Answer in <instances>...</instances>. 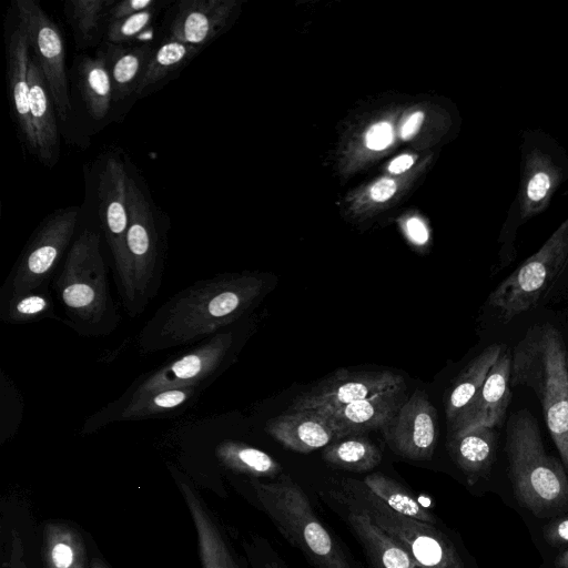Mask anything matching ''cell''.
<instances>
[{"mask_svg":"<svg viewBox=\"0 0 568 568\" xmlns=\"http://www.w3.org/2000/svg\"><path fill=\"white\" fill-rule=\"evenodd\" d=\"M504 347L497 343L487 346L458 374L444 397L447 427L457 419L478 394Z\"/></svg>","mask_w":568,"mask_h":568,"instance_id":"484cf974","label":"cell"},{"mask_svg":"<svg viewBox=\"0 0 568 568\" xmlns=\"http://www.w3.org/2000/svg\"><path fill=\"white\" fill-rule=\"evenodd\" d=\"M261 503L281 535L298 548L316 568H355L326 529L303 491L288 475L257 483Z\"/></svg>","mask_w":568,"mask_h":568,"instance_id":"5b68a950","label":"cell"},{"mask_svg":"<svg viewBox=\"0 0 568 568\" xmlns=\"http://www.w3.org/2000/svg\"><path fill=\"white\" fill-rule=\"evenodd\" d=\"M236 334L224 328L195 347L139 376L114 402L130 400L171 388L209 386L227 366L235 348Z\"/></svg>","mask_w":568,"mask_h":568,"instance_id":"9c48e42d","label":"cell"},{"mask_svg":"<svg viewBox=\"0 0 568 568\" xmlns=\"http://www.w3.org/2000/svg\"><path fill=\"white\" fill-rule=\"evenodd\" d=\"M568 267V217L544 245L489 294L487 303L508 323L537 307Z\"/></svg>","mask_w":568,"mask_h":568,"instance_id":"ba28073f","label":"cell"},{"mask_svg":"<svg viewBox=\"0 0 568 568\" xmlns=\"http://www.w3.org/2000/svg\"><path fill=\"white\" fill-rule=\"evenodd\" d=\"M510 386L529 387L538 397L568 470V353L555 326L544 323L527 329L511 355Z\"/></svg>","mask_w":568,"mask_h":568,"instance_id":"3957f363","label":"cell"},{"mask_svg":"<svg viewBox=\"0 0 568 568\" xmlns=\"http://www.w3.org/2000/svg\"><path fill=\"white\" fill-rule=\"evenodd\" d=\"M404 384V378L392 371H348L343 368L298 394L293 399L290 409L335 408Z\"/></svg>","mask_w":568,"mask_h":568,"instance_id":"5bb4252c","label":"cell"},{"mask_svg":"<svg viewBox=\"0 0 568 568\" xmlns=\"http://www.w3.org/2000/svg\"><path fill=\"white\" fill-rule=\"evenodd\" d=\"M511 353L504 347L490 368L481 388L457 419L447 427V434L486 426L500 427L510 403Z\"/></svg>","mask_w":568,"mask_h":568,"instance_id":"2e32d148","label":"cell"},{"mask_svg":"<svg viewBox=\"0 0 568 568\" xmlns=\"http://www.w3.org/2000/svg\"><path fill=\"white\" fill-rule=\"evenodd\" d=\"M446 447L471 485L486 477L491 469L498 447V429L478 426L447 434Z\"/></svg>","mask_w":568,"mask_h":568,"instance_id":"7402d4cb","label":"cell"},{"mask_svg":"<svg viewBox=\"0 0 568 568\" xmlns=\"http://www.w3.org/2000/svg\"><path fill=\"white\" fill-rule=\"evenodd\" d=\"M407 233L410 240L417 244H424L428 240V231L424 223L418 219H409L406 224Z\"/></svg>","mask_w":568,"mask_h":568,"instance_id":"f35d334b","label":"cell"},{"mask_svg":"<svg viewBox=\"0 0 568 568\" xmlns=\"http://www.w3.org/2000/svg\"><path fill=\"white\" fill-rule=\"evenodd\" d=\"M414 163V158L410 156V155H407V154H403V155H399L397 156L396 159H394L389 166H388V170L392 172V173H402L406 170H408Z\"/></svg>","mask_w":568,"mask_h":568,"instance_id":"b9f144b4","label":"cell"},{"mask_svg":"<svg viewBox=\"0 0 568 568\" xmlns=\"http://www.w3.org/2000/svg\"><path fill=\"white\" fill-rule=\"evenodd\" d=\"M28 80L30 89L29 106L34 135L33 153L44 164L52 165L59 156L57 111L45 80L31 54L29 58Z\"/></svg>","mask_w":568,"mask_h":568,"instance_id":"ffe728a7","label":"cell"},{"mask_svg":"<svg viewBox=\"0 0 568 568\" xmlns=\"http://www.w3.org/2000/svg\"><path fill=\"white\" fill-rule=\"evenodd\" d=\"M505 450L514 493L537 516L568 506V478L560 462L547 455L537 418L528 409L506 423Z\"/></svg>","mask_w":568,"mask_h":568,"instance_id":"277c9868","label":"cell"},{"mask_svg":"<svg viewBox=\"0 0 568 568\" xmlns=\"http://www.w3.org/2000/svg\"><path fill=\"white\" fill-rule=\"evenodd\" d=\"M79 215V206H67L52 212L42 222L7 278L2 298L27 293L49 283L71 243Z\"/></svg>","mask_w":568,"mask_h":568,"instance_id":"30bf717a","label":"cell"},{"mask_svg":"<svg viewBox=\"0 0 568 568\" xmlns=\"http://www.w3.org/2000/svg\"><path fill=\"white\" fill-rule=\"evenodd\" d=\"M166 2L158 0H122L115 1L109 12V23L129 16L165 6Z\"/></svg>","mask_w":568,"mask_h":568,"instance_id":"e575fe53","label":"cell"},{"mask_svg":"<svg viewBox=\"0 0 568 568\" xmlns=\"http://www.w3.org/2000/svg\"><path fill=\"white\" fill-rule=\"evenodd\" d=\"M53 290L63 310L62 323L80 336H106L118 328L121 316L110 292L101 237L95 231L84 229L72 242Z\"/></svg>","mask_w":568,"mask_h":568,"instance_id":"7a4b0ae2","label":"cell"},{"mask_svg":"<svg viewBox=\"0 0 568 568\" xmlns=\"http://www.w3.org/2000/svg\"><path fill=\"white\" fill-rule=\"evenodd\" d=\"M14 6L18 24L27 34L30 51L45 80L57 114L65 122L72 108L60 30L37 1L16 0Z\"/></svg>","mask_w":568,"mask_h":568,"instance_id":"8fae6325","label":"cell"},{"mask_svg":"<svg viewBox=\"0 0 568 568\" xmlns=\"http://www.w3.org/2000/svg\"><path fill=\"white\" fill-rule=\"evenodd\" d=\"M545 536L550 544H568V518L550 524L545 529Z\"/></svg>","mask_w":568,"mask_h":568,"instance_id":"8d00e7d4","label":"cell"},{"mask_svg":"<svg viewBox=\"0 0 568 568\" xmlns=\"http://www.w3.org/2000/svg\"><path fill=\"white\" fill-rule=\"evenodd\" d=\"M128 210L125 245L129 287L121 301L128 315L138 317L154 300L161 286L166 241L149 197L131 174L128 179Z\"/></svg>","mask_w":568,"mask_h":568,"instance_id":"8992f818","label":"cell"},{"mask_svg":"<svg viewBox=\"0 0 568 568\" xmlns=\"http://www.w3.org/2000/svg\"><path fill=\"white\" fill-rule=\"evenodd\" d=\"M155 49L149 44H113L105 42L97 52L103 60L119 102L136 92L146 65Z\"/></svg>","mask_w":568,"mask_h":568,"instance_id":"cb8c5ba5","label":"cell"},{"mask_svg":"<svg viewBox=\"0 0 568 568\" xmlns=\"http://www.w3.org/2000/svg\"><path fill=\"white\" fill-rule=\"evenodd\" d=\"M266 568H284V567L281 566L280 564L275 562V564L268 565Z\"/></svg>","mask_w":568,"mask_h":568,"instance_id":"ee69618b","label":"cell"},{"mask_svg":"<svg viewBox=\"0 0 568 568\" xmlns=\"http://www.w3.org/2000/svg\"><path fill=\"white\" fill-rule=\"evenodd\" d=\"M396 191V184L390 179H382L371 189V196L374 201L383 202L393 196Z\"/></svg>","mask_w":568,"mask_h":568,"instance_id":"74e56055","label":"cell"},{"mask_svg":"<svg viewBox=\"0 0 568 568\" xmlns=\"http://www.w3.org/2000/svg\"><path fill=\"white\" fill-rule=\"evenodd\" d=\"M206 387V385H196L171 388L145 395L122 405L109 403L85 419L82 432L91 433L111 423L138 422L181 414L196 402Z\"/></svg>","mask_w":568,"mask_h":568,"instance_id":"9a60e30c","label":"cell"},{"mask_svg":"<svg viewBox=\"0 0 568 568\" xmlns=\"http://www.w3.org/2000/svg\"><path fill=\"white\" fill-rule=\"evenodd\" d=\"M406 399L404 384L361 400L316 412L333 427L338 440L383 429Z\"/></svg>","mask_w":568,"mask_h":568,"instance_id":"e0dca14e","label":"cell"},{"mask_svg":"<svg viewBox=\"0 0 568 568\" xmlns=\"http://www.w3.org/2000/svg\"><path fill=\"white\" fill-rule=\"evenodd\" d=\"M266 433L286 449L308 454L337 440L328 422L316 410L288 409L270 418Z\"/></svg>","mask_w":568,"mask_h":568,"instance_id":"ac0fdd59","label":"cell"},{"mask_svg":"<svg viewBox=\"0 0 568 568\" xmlns=\"http://www.w3.org/2000/svg\"><path fill=\"white\" fill-rule=\"evenodd\" d=\"M225 462L245 473L277 478L283 474L282 465L267 453L236 442H226L220 448Z\"/></svg>","mask_w":568,"mask_h":568,"instance_id":"d6a6232c","label":"cell"},{"mask_svg":"<svg viewBox=\"0 0 568 568\" xmlns=\"http://www.w3.org/2000/svg\"><path fill=\"white\" fill-rule=\"evenodd\" d=\"M265 275L226 273L200 280L165 301L138 335L142 354L201 343L246 315L268 291Z\"/></svg>","mask_w":568,"mask_h":568,"instance_id":"6da1fadb","label":"cell"},{"mask_svg":"<svg viewBox=\"0 0 568 568\" xmlns=\"http://www.w3.org/2000/svg\"><path fill=\"white\" fill-rule=\"evenodd\" d=\"M0 318L9 324H29L44 318L59 320L48 284L9 297H3Z\"/></svg>","mask_w":568,"mask_h":568,"instance_id":"4dcf8cb0","label":"cell"},{"mask_svg":"<svg viewBox=\"0 0 568 568\" xmlns=\"http://www.w3.org/2000/svg\"><path fill=\"white\" fill-rule=\"evenodd\" d=\"M322 457L332 467L364 473L379 465L382 453L369 438L357 435L331 443L324 447Z\"/></svg>","mask_w":568,"mask_h":568,"instance_id":"f1b7e54d","label":"cell"},{"mask_svg":"<svg viewBox=\"0 0 568 568\" xmlns=\"http://www.w3.org/2000/svg\"><path fill=\"white\" fill-rule=\"evenodd\" d=\"M162 7L145 10L126 18L112 21L108 24L105 42L113 44H129L134 38L149 28Z\"/></svg>","mask_w":568,"mask_h":568,"instance_id":"836d02e7","label":"cell"},{"mask_svg":"<svg viewBox=\"0 0 568 568\" xmlns=\"http://www.w3.org/2000/svg\"><path fill=\"white\" fill-rule=\"evenodd\" d=\"M114 0H69L64 14L74 34L78 49H87L105 37L109 12Z\"/></svg>","mask_w":568,"mask_h":568,"instance_id":"4316f807","label":"cell"},{"mask_svg":"<svg viewBox=\"0 0 568 568\" xmlns=\"http://www.w3.org/2000/svg\"><path fill=\"white\" fill-rule=\"evenodd\" d=\"M345 520L375 568H420L409 551L366 515L345 507Z\"/></svg>","mask_w":568,"mask_h":568,"instance_id":"d4e9b609","label":"cell"},{"mask_svg":"<svg viewBox=\"0 0 568 568\" xmlns=\"http://www.w3.org/2000/svg\"><path fill=\"white\" fill-rule=\"evenodd\" d=\"M556 568H568V550L560 552L555 559Z\"/></svg>","mask_w":568,"mask_h":568,"instance_id":"7bdbcfd3","label":"cell"},{"mask_svg":"<svg viewBox=\"0 0 568 568\" xmlns=\"http://www.w3.org/2000/svg\"><path fill=\"white\" fill-rule=\"evenodd\" d=\"M389 448L400 457L423 462L433 457L438 438L437 412L417 388L382 429Z\"/></svg>","mask_w":568,"mask_h":568,"instance_id":"4fadbf2b","label":"cell"},{"mask_svg":"<svg viewBox=\"0 0 568 568\" xmlns=\"http://www.w3.org/2000/svg\"><path fill=\"white\" fill-rule=\"evenodd\" d=\"M332 496L345 507L366 515L404 546L420 568H465L454 544L435 525L392 510L363 481L345 478Z\"/></svg>","mask_w":568,"mask_h":568,"instance_id":"52a82bcc","label":"cell"},{"mask_svg":"<svg viewBox=\"0 0 568 568\" xmlns=\"http://www.w3.org/2000/svg\"><path fill=\"white\" fill-rule=\"evenodd\" d=\"M562 178L561 168L544 151L532 149L525 155L518 196L523 220L541 213L549 205Z\"/></svg>","mask_w":568,"mask_h":568,"instance_id":"44dd1931","label":"cell"},{"mask_svg":"<svg viewBox=\"0 0 568 568\" xmlns=\"http://www.w3.org/2000/svg\"><path fill=\"white\" fill-rule=\"evenodd\" d=\"M72 557V549L65 544H57L52 549V560L57 568L71 566Z\"/></svg>","mask_w":568,"mask_h":568,"instance_id":"ab89813d","label":"cell"},{"mask_svg":"<svg viewBox=\"0 0 568 568\" xmlns=\"http://www.w3.org/2000/svg\"><path fill=\"white\" fill-rule=\"evenodd\" d=\"M78 83L88 113L97 121L104 119L113 101V90L101 57H84L80 61Z\"/></svg>","mask_w":568,"mask_h":568,"instance_id":"83f0119b","label":"cell"},{"mask_svg":"<svg viewBox=\"0 0 568 568\" xmlns=\"http://www.w3.org/2000/svg\"><path fill=\"white\" fill-rule=\"evenodd\" d=\"M393 140V128L386 122L374 124L366 134V145L372 150L386 149Z\"/></svg>","mask_w":568,"mask_h":568,"instance_id":"d590c367","label":"cell"},{"mask_svg":"<svg viewBox=\"0 0 568 568\" xmlns=\"http://www.w3.org/2000/svg\"><path fill=\"white\" fill-rule=\"evenodd\" d=\"M223 0H182L171 21L169 37L203 49L220 32L229 16Z\"/></svg>","mask_w":568,"mask_h":568,"instance_id":"d6986e66","label":"cell"},{"mask_svg":"<svg viewBox=\"0 0 568 568\" xmlns=\"http://www.w3.org/2000/svg\"><path fill=\"white\" fill-rule=\"evenodd\" d=\"M362 481L392 510L423 523L436 525L435 515L395 479L382 473H373Z\"/></svg>","mask_w":568,"mask_h":568,"instance_id":"1f68e13d","label":"cell"},{"mask_svg":"<svg viewBox=\"0 0 568 568\" xmlns=\"http://www.w3.org/2000/svg\"><path fill=\"white\" fill-rule=\"evenodd\" d=\"M128 179L129 172L123 161L112 154L99 171L97 187L100 223L112 254L121 300L129 287L125 245L129 226Z\"/></svg>","mask_w":568,"mask_h":568,"instance_id":"7c38bea8","label":"cell"},{"mask_svg":"<svg viewBox=\"0 0 568 568\" xmlns=\"http://www.w3.org/2000/svg\"><path fill=\"white\" fill-rule=\"evenodd\" d=\"M202 49L168 37L156 48L146 65L135 94L141 97L150 92L171 73L183 68Z\"/></svg>","mask_w":568,"mask_h":568,"instance_id":"f546056e","label":"cell"},{"mask_svg":"<svg viewBox=\"0 0 568 568\" xmlns=\"http://www.w3.org/2000/svg\"><path fill=\"white\" fill-rule=\"evenodd\" d=\"M29 40L23 29L18 24L11 33L7 45L8 83L17 122L24 135L28 146L33 152L34 135L29 106Z\"/></svg>","mask_w":568,"mask_h":568,"instance_id":"603a6c76","label":"cell"},{"mask_svg":"<svg viewBox=\"0 0 568 568\" xmlns=\"http://www.w3.org/2000/svg\"><path fill=\"white\" fill-rule=\"evenodd\" d=\"M424 120L423 112L413 113L403 124L400 129V136L404 140L410 139L420 128V124Z\"/></svg>","mask_w":568,"mask_h":568,"instance_id":"60d3db41","label":"cell"}]
</instances>
